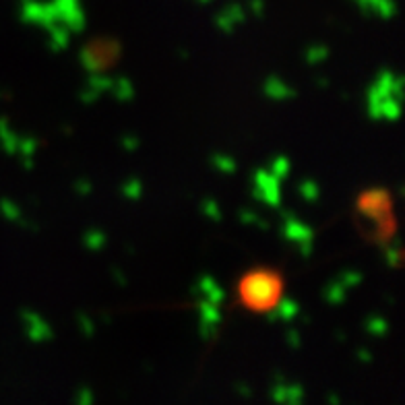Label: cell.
I'll return each mask as SVG.
<instances>
[{
  "label": "cell",
  "instance_id": "cell-5",
  "mask_svg": "<svg viewBox=\"0 0 405 405\" xmlns=\"http://www.w3.org/2000/svg\"><path fill=\"white\" fill-rule=\"evenodd\" d=\"M279 178H275L269 169H257L255 172V188L252 195L259 201L267 202L269 207H279L281 202V188H279Z\"/></svg>",
  "mask_w": 405,
  "mask_h": 405
},
{
  "label": "cell",
  "instance_id": "cell-1",
  "mask_svg": "<svg viewBox=\"0 0 405 405\" xmlns=\"http://www.w3.org/2000/svg\"><path fill=\"white\" fill-rule=\"evenodd\" d=\"M283 296V279L277 271L255 269L238 283V298L252 312H269Z\"/></svg>",
  "mask_w": 405,
  "mask_h": 405
},
{
  "label": "cell",
  "instance_id": "cell-13",
  "mask_svg": "<svg viewBox=\"0 0 405 405\" xmlns=\"http://www.w3.org/2000/svg\"><path fill=\"white\" fill-rule=\"evenodd\" d=\"M0 141H2L4 151H6V153H11V155H15V153H17V143H19V136L11 131V127H8L6 118H0Z\"/></svg>",
  "mask_w": 405,
  "mask_h": 405
},
{
  "label": "cell",
  "instance_id": "cell-15",
  "mask_svg": "<svg viewBox=\"0 0 405 405\" xmlns=\"http://www.w3.org/2000/svg\"><path fill=\"white\" fill-rule=\"evenodd\" d=\"M345 292H347V288L335 279V281H331L327 288H325V300L329 304H333V306H339V304H343L345 300Z\"/></svg>",
  "mask_w": 405,
  "mask_h": 405
},
{
  "label": "cell",
  "instance_id": "cell-30",
  "mask_svg": "<svg viewBox=\"0 0 405 405\" xmlns=\"http://www.w3.org/2000/svg\"><path fill=\"white\" fill-rule=\"evenodd\" d=\"M75 193L81 195V197H87V195L94 193V184L89 180H85V178H81V180L75 182Z\"/></svg>",
  "mask_w": 405,
  "mask_h": 405
},
{
  "label": "cell",
  "instance_id": "cell-25",
  "mask_svg": "<svg viewBox=\"0 0 405 405\" xmlns=\"http://www.w3.org/2000/svg\"><path fill=\"white\" fill-rule=\"evenodd\" d=\"M240 219H242V224H248V226H259L261 230H267V228H269L265 219H261L257 213H252V211H248V209H242V211H240Z\"/></svg>",
  "mask_w": 405,
  "mask_h": 405
},
{
  "label": "cell",
  "instance_id": "cell-18",
  "mask_svg": "<svg viewBox=\"0 0 405 405\" xmlns=\"http://www.w3.org/2000/svg\"><path fill=\"white\" fill-rule=\"evenodd\" d=\"M298 191H300V197L306 199L308 202H314L321 197V186H319L314 180H304V182H300Z\"/></svg>",
  "mask_w": 405,
  "mask_h": 405
},
{
  "label": "cell",
  "instance_id": "cell-27",
  "mask_svg": "<svg viewBox=\"0 0 405 405\" xmlns=\"http://www.w3.org/2000/svg\"><path fill=\"white\" fill-rule=\"evenodd\" d=\"M338 279L349 290V288H354V285H358L362 281V273L360 271H345V273H341V277H338Z\"/></svg>",
  "mask_w": 405,
  "mask_h": 405
},
{
  "label": "cell",
  "instance_id": "cell-28",
  "mask_svg": "<svg viewBox=\"0 0 405 405\" xmlns=\"http://www.w3.org/2000/svg\"><path fill=\"white\" fill-rule=\"evenodd\" d=\"M401 257H404V252H401L399 244H393V246L387 248V263L391 267H399L401 265Z\"/></svg>",
  "mask_w": 405,
  "mask_h": 405
},
{
  "label": "cell",
  "instance_id": "cell-36",
  "mask_svg": "<svg viewBox=\"0 0 405 405\" xmlns=\"http://www.w3.org/2000/svg\"><path fill=\"white\" fill-rule=\"evenodd\" d=\"M236 389H238V393H242L244 397H250V395H252V391H250V387H248V385H236Z\"/></svg>",
  "mask_w": 405,
  "mask_h": 405
},
{
  "label": "cell",
  "instance_id": "cell-4",
  "mask_svg": "<svg viewBox=\"0 0 405 405\" xmlns=\"http://www.w3.org/2000/svg\"><path fill=\"white\" fill-rule=\"evenodd\" d=\"M358 209H360V213L364 217L380 224V221L391 217V195L387 191H382V188L368 191V193H364L360 197Z\"/></svg>",
  "mask_w": 405,
  "mask_h": 405
},
{
  "label": "cell",
  "instance_id": "cell-10",
  "mask_svg": "<svg viewBox=\"0 0 405 405\" xmlns=\"http://www.w3.org/2000/svg\"><path fill=\"white\" fill-rule=\"evenodd\" d=\"M298 310H300V306L296 300H279L275 304V308L269 310V321L271 323H277V321L290 323L298 314Z\"/></svg>",
  "mask_w": 405,
  "mask_h": 405
},
{
  "label": "cell",
  "instance_id": "cell-34",
  "mask_svg": "<svg viewBox=\"0 0 405 405\" xmlns=\"http://www.w3.org/2000/svg\"><path fill=\"white\" fill-rule=\"evenodd\" d=\"M358 360H360V362H372V354L368 349L362 347V349H358Z\"/></svg>",
  "mask_w": 405,
  "mask_h": 405
},
{
  "label": "cell",
  "instance_id": "cell-29",
  "mask_svg": "<svg viewBox=\"0 0 405 405\" xmlns=\"http://www.w3.org/2000/svg\"><path fill=\"white\" fill-rule=\"evenodd\" d=\"M77 321H79V327H81L83 335H85V338H91V335H94V331H96L94 321H91L85 312H79V314H77Z\"/></svg>",
  "mask_w": 405,
  "mask_h": 405
},
{
  "label": "cell",
  "instance_id": "cell-33",
  "mask_svg": "<svg viewBox=\"0 0 405 405\" xmlns=\"http://www.w3.org/2000/svg\"><path fill=\"white\" fill-rule=\"evenodd\" d=\"M139 145H141V141H139L136 136H122V147H124L127 151H135V149H139Z\"/></svg>",
  "mask_w": 405,
  "mask_h": 405
},
{
  "label": "cell",
  "instance_id": "cell-35",
  "mask_svg": "<svg viewBox=\"0 0 405 405\" xmlns=\"http://www.w3.org/2000/svg\"><path fill=\"white\" fill-rule=\"evenodd\" d=\"M112 271H114V277H116V281H118L120 285H127V277L122 275V271L118 269V267H114Z\"/></svg>",
  "mask_w": 405,
  "mask_h": 405
},
{
  "label": "cell",
  "instance_id": "cell-20",
  "mask_svg": "<svg viewBox=\"0 0 405 405\" xmlns=\"http://www.w3.org/2000/svg\"><path fill=\"white\" fill-rule=\"evenodd\" d=\"M366 331L372 333V335H376V338H382L389 331V323L382 316H371L366 321Z\"/></svg>",
  "mask_w": 405,
  "mask_h": 405
},
{
  "label": "cell",
  "instance_id": "cell-19",
  "mask_svg": "<svg viewBox=\"0 0 405 405\" xmlns=\"http://www.w3.org/2000/svg\"><path fill=\"white\" fill-rule=\"evenodd\" d=\"M213 166L219 169L221 174H234L238 168V164L234 162V158H230V155H221V153H217V155H213Z\"/></svg>",
  "mask_w": 405,
  "mask_h": 405
},
{
  "label": "cell",
  "instance_id": "cell-16",
  "mask_svg": "<svg viewBox=\"0 0 405 405\" xmlns=\"http://www.w3.org/2000/svg\"><path fill=\"white\" fill-rule=\"evenodd\" d=\"M105 242H108V236H105L101 230H89V232H85V236H83V244H85L89 250H101V248L105 246Z\"/></svg>",
  "mask_w": 405,
  "mask_h": 405
},
{
  "label": "cell",
  "instance_id": "cell-26",
  "mask_svg": "<svg viewBox=\"0 0 405 405\" xmlns=\"http://www.w3.org/2000/svg\"><path fill=\"white\" fill-rule=\"evenodd\" d=\"M202 213L207 215V217H211L213 221H221V209H219V205L213 201V199H207V201H202Z\"/></svg>",
  "mask_w": 405,
  "mask_h": 405
},
{
  "label": "cell",
  "instance_id": "cell-6",
  "mask_svg": "<svg viewBox=\"0 0 405 405\" xmlns=\"http://www.w3.org/2000/svg\"><path fill=\"white\" fill-rule=\"evenodd\" d=\"M281 234H283L285 240H292L294 244H298V246H300L302 257H308V255H310L314 234H312V230H310L306 224H302L300 219H296L292 213H285V215H283Z\"/></svg>",
  "mask_w": 405,
  "mask_h": 405
},
{
  "label": "cell",
  "instance_id": "cell-17",
  "mask_svg": "<svg viewBox=\"0 0 405 405\" xmlns=\"http://www.w3.org/2000/svg\"><path fill=\"white\" fill-rule=\"evenodd\" d=\"M290 169H292V164H290V160H288L285 155H277V158L271 162L269 172L275 178H279V180H283V178L290 174Z\"/></svg>",
  "mask_w": 405,
  "mask_h": 405
},
{
  "label": "cell",
  "instance_id": "cell-22",
  "mask_svg": "<svg viewBox=\"0 0 405 405\" xmlns=\"http://www.w3.org/2000/svg\"><path fill=\"white\" fill-rule=\"evenodd\" d=\"M306 58V63L308 65H319V63H323V60H327V56H329V50L325 48V46H312V48H308L306 50V54H304Z\"/></svg>",
  "mask_w": 405,
  "mask_h": 405
},
{
  "label": "cell",
  "instance_id": "cell-23",
  "mask_svg": "<svg viewBox=\"0 0 405 405\" xmlns=\"http://www.w3.org/2000/svg\"><path fill=\"white\" fill-rule=\"evenodd\" d=\"M304 399V389L300 385H285V391H283V404L298 405L302 404Z\"/></svg>",
  "mask_w": 405,
  "mask_h": 405
},
{
  "label": "cell",
  "instance_id": "cell-3",
  "mask_svg": "<svg viewBox=\"0 0 405 405\" xmlns=\"http://www.w3.org/2000/svg\"><path fill=\"white\" fill-rule=\"evenodd\" d=\"M389 98H404V79L393 72H382L368 91V112L374 120H378L380 103Z\"/></svg>",
  "mask_w": 405,
  "mask_h": 405
},
{
  "label": "cell",
  "instance_id": "cell-2",
  "mask_svg": "<svg viewBox=\"0 0 405 405\" xmlns=\"http://www.w3.org/2000/svg\"><path fill=\"white\" fill-rule=\"evenodd\" d=\"M118 54H120V44H116L114 39H98L83 48L81 63L91 75H96L105 70L110 65H114Z\"/></svg>",
  "mask_w": 405,
  "mask_h": 405
},
{
  "label": "cell",
  "instance_id": "cell-32",
  "mask_svg": "<svg viewBox=\"0 0 405 405\" xmlns=\"http://www.w3.org/2000/svg\"><path fill=\"white\" fill-rule=\"evenodd\" d=\"M285 339H288V345H292L294 349H298V347L302 345V341H300V333H298L296 329H290V331H288V335H285Z\"/></svg>",
  "mask_w": 405,
  "mask_h": 405
},
{
  "label": "cell",
  "instance_id": "cell-11",
  "mask_svg": "<svg viewBox=\"0 0 405 405\" xmlns=\"http://www.w3.org/2000/svg\"><path fill=\"white\" fill-rule=\"evenodd\" d=\"M242 19H244L242 11H238V6H234V8H230V11H226L224 15L217 17V27H219L221 32H226V34H232L234 27H236Z\"/></svg>",
  "mask_w": 405,
  "mask_h": 405
},
{
  "label": "cell",
  "instance_id": "cell-7",
  "mask_svg": "<svg viewBox=\"0 0 405 405\" xmlns=\"http://www.w3.org/2000/svg\"><path fill=\"white\" fill-rule=\"evenodd\" d=\"M21 319H23V323H25V333H27V338L35 341V343H39V341H50V339L54 338L52 327H50L37 312H34V310H23V312H21Z\"/></svg>",
  "mask_w": 405,
  "mask_h": 405
},
{
  "label": "cell",
  "instance_id": "cell-9",
  "mask_svg": "<svg viewBox=\"0 0 405 405\" xmlns=\"http://www.w3.org/2000/svg\"><path fill=\"white\" fill-rule=\"evenodd\" d=\"M263 91H265V96L271 98V100H290V98L296 96V91H294L288 83H283L279 77H275V75H271L269 79L265 81Z\"/></svg>",
  "mask_w": 405,
  "mask_h": 405
},
{
  "label": "cell",
  "instance_id": "cell-37",
  "mask_svg": "<svg viewBox=\"0 0 405 405\" xmlns=\"http://www.w3.org/2000/svg\"><path fill=\"white\" fill-rule=\"evenodd\" d=\"M329 401H331V404H339V397H335V395H331V397H329Z\"/></svg>",
  "mask_w": 405,
  "mask_h": 405
},
{
  "label": "cell",
  "instance_id": "cell-31",
  "mask_svg": "<svg viewBox=\"0 0 405 405\" xmlns=\"http://www.w3.org/2000/svg\"><path fill=\"white\" fill-rule=\"evenodd\" d=\"M75 401L79 405L94 404V393H91V389H89V387H81L79 393H77V397H75Z\"/></svg>",
  "mask_w": 405,
  "mask_h": 405
},
{
  "label": "cell",
  "instance_id": "cell-24",
  "mask_svg": "<svg viewBox=\"0 0 405 405\" xmlns=\"http://www.w3.org/2000/svg\"><path fill=\"white\" fill-rule=\"evenodd\" d=\"M0 211H2V215H4L8 221H21V209H19L15 202L2 199V201H0Z\"/></svg>",
  "mask_w": 405,
  "mask_h": 405
},
{
  "label": "cell",
  "instance_id": "cell-14",
  "mask_svg": "<svg viewBox=\"0 0 405 405\" xmlns=\"http://www.w3.org/2000/svg\"><path fill=\"white\" fill-rule=\"evenodd\" d=\"M110 91H114V96L120 101L133 100V96H135V87H133L131 79H127V77L116 79V81L112 83V89H110Z\"/></svg>",
  "mask_w": 405,
  "mask_h": 405
},
{
  "label": "cell",
  "instance_id": "cell-12",
  "mask_svg": "<svg viewBox=\"0 0 405 405\" xmlns=\"http://www.w3.org/2000/svg\"><path fill=\"white\" fill-rule=\"evenodd\" d=\"M48 32H50V46H52V50L54 52H58V50H65L68 46V32L65 25H60V23H56V25H52V27H48Z\"/></svg>",
  "mask_w": 405,
  "mask_h": 405
},
{
  "label": "cell",
  "instance_id": "cell-8",
  "mask_svg": "<svg viewBox=\"0 0 405 405\" xmlns=\"http://www.w3.org/2000/svg\"><path fill=\"white\" fill-rule=\"evenodd\" d=\"M195 294H201L202 300L217 304V306L224 302V298H226L224 290H221V288L217 285V281H215L213 277H209V275H202L201 279H199V283L195 285Z\"/></svg>",
  "mask_w": 405,
  "mask_h": 405
},
{
  "label": "cell",
  "instance_id": "cell-21",
  "mask_svg": "<svg viewBox=\"0 0 405 405\" xmlns=\"http://www.w3.org/2000/svg\"><path fill=\"white\" fill-rule=\"evenodd\" d=\"M122 195H124L127 199H131V201L141 199V195H143V182H141L139 178H131L129 182L122 184Z\"/></svg>",
  "mask_w": 405,
  "mask_h": 405
}]
</instances>
